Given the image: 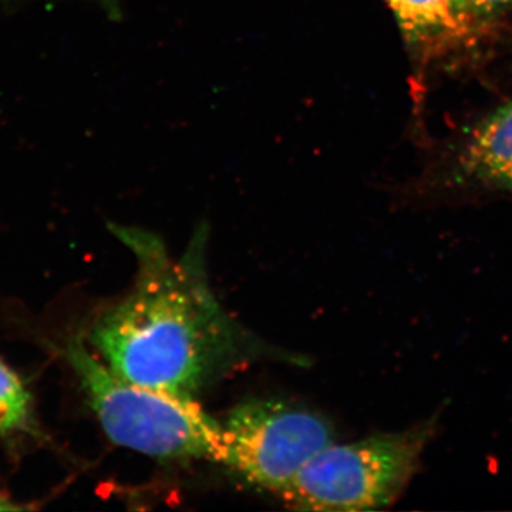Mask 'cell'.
Returning a JSON list of instances; mask_svg holds the SVG:
<instances>
[{
    "label": "cell",
    "instance_id": "cell-6",
    "mask_svg": "<svg viewBox=\"0 0 512 512\" xmlns=\"http://www.w3.org/2000/svg\"><path fill=\"white\" fill-rule=\"evenodd\" d=\"M407 43L434 47L466 35L451 0H386Z\"/></svg>",
    "mask_w": 512,
    "mask_h": 512
},
{
    "label": "cell",
    "instance_id": "cell-7",
    "mask_svg": "<svg viewBox=\"0 0 512 512\" xmlns=\"http://www.w3.org/2000/svg\"><path fill=\"white\" fill-rule=\"evenodd\" d=\"M29 412L28 390L18 375L0 360V433L25 426Z\"/></svg>",
    "mask_w": 512,
    "mask_h": 512
},
{
    "label": "cell",
    "instance_id": "cell-3",
    "mask_svg": "<svg viewBox=\"0 0 512 512\" xmlns=\"http://www.w3.org/2000/svg\"><path fill=\"white\" fill-rule=\"evenodd\" d=\"M439 423L440 413H436L403 431L329 444L299 471L281 497L303 511L390 507L419 473Z\"/></svg>",
    "mask_w": 512,
    "mask_h": 512
},
{
    "label": "cell",
    "instance_id": "cell-8",
    "mask_svg": "<svg viewBox=\"0 0 512 512\" xmlns=\"http://www.w3.org/2000/svg\"><path fill=\"white\" fill-rule=\"evenodd\" d=\"M458 19L470 29L473 23H483L510 9L512 0H451Z\"/></svg>",
    "mask_w": 512,
    "mask_h": 512
},
{
    "label": "cell",
    "instance_id": "cell-4",
    "mask_svg": "<svg viewBox=\"0 0 512 512\" xmlns=\"http://www.w3.org/2000/svg\"><path fill=\"white\" fill-rule=\"evenodd\" d=\"M222 429V464L247 483L279 495L319 451L335 443V430L328 420L278 400L239 404Z\"/></svg>",
    "mask_w": 512,
    "mask_h": 512
},
{
    "label": "cell",
    "instance_id": "cell-2",
    "mask_svg": "<svg viewBox=\"0 0 512 512\" xmlns=\"http://www.w3.org/2000/svg\"><path fill=\"white\" fill-rule=\"evenodd\" d=\"M66 355L113 443L157 460L222 464V423L194 399L121 379L90 353L83 340L70 342Z\"/></svg>",
    "mask_w": 512,
    "mask_h": 512
},
{
    "label": "cell",
    "instance_id": "cell-9",
    "mask_svg": "<svg viewBox=\"0 0 512 512\" xmlns=\"http://www.w3.org/2000/svg\"><path fill=\"white\" fill-rule=\"evenodd\" d=\"M12 510H22V507H20V505L13 504L12 501L9 500V498L3 497V495L0 494V511Z\"/></svg>",
    "mask_w": 512,
    "mask_h": 512
},
{
    "label": "cell",
    "instance_id": "cell-1",
    "mask_svg": "<svg viewBox=\"0 0 512 512\" xmlns=\"http://www.w3.org/2000/svg\"><path fill=\"white\" fill-rule=\"evenodd\" d=\"M134 259L133 289L101 315L92 343L127 382L195 399L205 387L259 357L281 355L242 328L218 301L207 271V228L184 254L143 228L111 225Z\"/></svg>",
    "mask_w": 512,
    "mask_h": 512
},
{
    "label": "cell",
    "instance_id": "cell-5",
    "mask_svg": "<svg viewBox=\"0 0 512 512\" xmlns=\"http://www.w3.org/2000/svg\"><path fill=\"white\" fill-rule=\"evenodd\" d=\"M458 163L473 183L512 192V100L473 128Z\"/></svg>",
    "mask_w": 512,
    "mask_h": 512
}]
</instances>
